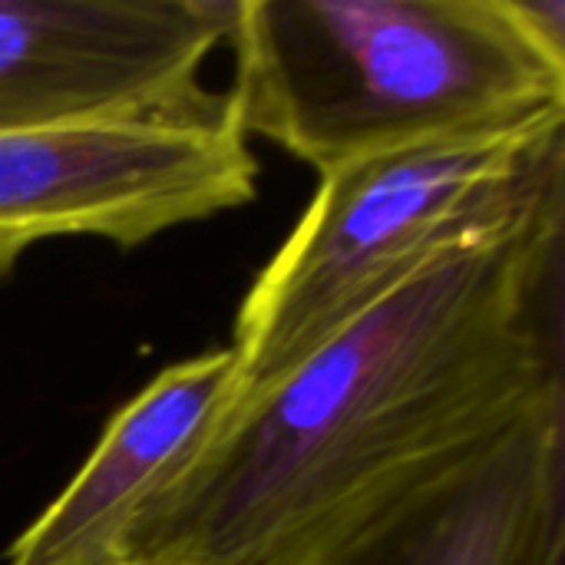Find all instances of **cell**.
Wrapping results in <instances>:
<instances>
[{"mask_svg": "<svg viewBox=\"0 0 565 565\" xmlns=\"http://www.w3.org/2000/svg\"><path fill=\"white\" fill-rule=\"evenodd\" d=\"M228 43L242 136L321 175L565 116V50L520 0H238Z\"/></svg>", "mask_w": 565, "mask_h": 565, "instance_id": "2", "label": "cell"}, {"mask_svg": "<svg viewBox=\"0 0 565 565\" xmlns=\"http://www.w3.org/2000/svg\"><path fill=\"white\" fill-rule=\"evenodd\" d=\"M565 404V209L460 245L228 411L129 565H315Z\"/></svg>", "mask_w": 565, "mask_h": 565, "instance_id": "1", "label": "cell"}, {"mask_svg": "<svg viewBox=\"0 0 565 565\" xmlns=\"http://www.w3.org/2000/svg\"><path fill=\"white\" fill-rule=\"evenodd\" d=\"M235 381L232 348L166 367L106 424L76 477L7 550V565H129L136 526L209 447Z\"/></svg>", "mask_w": 565, "mask_h": 565, "instance_id": "7", "label": "cell"}, {"mask_svg": "<svg viewBox=\"0 0 565 565\" xmlns=\"http://www.w3.org/2000/svg\"><path fill=\"white\" fill-rule=\"evenodd\" d=\"M315 565H565V404L414 490Z\"/></svg>", "mask_w": 565, "mask_h": 565, "instance_id": "6", "label": "cell"}, {"mask_svg": "<svg viewBox=\"0 0 565 565\" xmlns=\"http://www.w3.org/2000/svg\"><path fill=\"white\" fill-rule=\"evenodd\" d=\"M553 209H565V116L437 139L321 175L308 212L238 308L228 411L278 384L440 255Z\"/></svg>", "mask_w": 565, "mask_h": 565, "instance_id": "3", "label": "cell"}, {"mask_svg": "<svg viewBox=\"0 0 565 565\" xmlns=\"http://www.w3.org/2000/svg\"><path fill=\"white\" fill-rule=\"evenodd\" d=\"M238 0H0V136L225 103L199 73Z\"/></svg>", "mask_w": 565, "mask_h": 565, "instance_id": "5", "label": "cell"}, {"mask_svg": "<svg viewBox=\"0 0 565 565\" xmlns=\"http://www.w3.org/2000/svg\"><path fill=\"white\" fill-rule=\"evenodd\" d=\"M258 162L228 96L205 113L40 126L0 136V281L50 238L119 248L255 199Z\"/></svg>", "mask_w": 565, "mask_h": 565, "instance_id": "4", "label": "cell"}]
</instances>
